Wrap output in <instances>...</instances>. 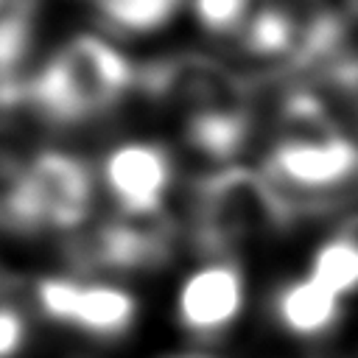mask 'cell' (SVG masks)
Listing matches in <instances>:
<instances>
[{"label": "cell", "mask_w": 358, "mask_h": 358, "mask_svg": "<svg viewBox=\"0 0 358 358\" xmlns=\"http://www.w3.org/2000/svg\"><path fill=\"white\" fill-rule=\"evenodd\" d=\"M92 204V179L87 165L67 151H39L25 162L11 227L76 229Z\"/></svg>", "instance_id": "obj_3"}, {"label": "cell", "mask_w": 358, "mask_h": 358, "mask_svg": "<svg viewBox=\"0 0 358 358\" xmlns=\"http://www.w3.org/2000/svg\"><path fill=\"white\" fill-rule=\"evenodd\" d=\"M148 95L193 112L243 109V87L232 70L204 53H173L151 62L143 70Z\"/></svg>", "instance_id": "obj_5"}, {"label": "cell", "mask_w": 358, "mask_h": 358, "mask_svg": "<svg viewBox=\"0 0 358 358\" xmlns=\"http://www.w3.org/2000/svg\"><path fill=\"white\" fill-rule=\"evenodd\" d=\"M241 45L246 53L260 59H277V56H299L305 28L285 6H263L252 8L246 22L238 31Z\"/></svg>", "instance_id": "obj_11"}, {"label": "cell", "mask_w": 358, "mask_h": 358, "mask_svg": "<svg viewBox=\"0 0 358 358\" xmlns=\"http://www.w3.org/2000/svg\"><path fill=\"white\" fill-rule=\"evenodd\" d=\"M196 22L210 34H232L241 31L246 17L252 14V0H190Z\"/></svg>", "instance_id": "obj_16"}, {"label": "cell", "mask_w": 358, "mask_h": 358, "mask_svg": "<svg viewBox=\"0 0 358 358\" xmlns=\"http://www.w3.org/2000/svg\"><path fill=\"white\" fill-rule=\"evenodd\" d=\"M274 316L296 338H319L341 319V299L313 282L308 274L288 280L274 294Z\"/></svg>", "instance_id": "obj_10"}, {"label": "cell", "mask_w": 358, "mask_h": 358, "mask_svg": "<svg viewBox=\"0 0 358 358\" xmlns=\"http://www.w3.org/2000/svg\"><path fill=\"white\" fill-rule=\"evenodd\" d=\"M36 0H0V17L6 14H34Z\"/></svg>", "instance_id": "obj_19"}, {"label": "cell", "mask_w": 358, "mask_h": 358, "mask_svg": "<svg viewBox=\"0 0 358 358\" xmlns=\"http://www.w3.org/2000/svg\"><path fill=\"white\" fill-rule=\"evenodd\" d=\"M358 173V145L336 129L280 134L268 151V179L299 190H330Z\"/></svg>", "instance_id": "obj_6"}, {"label": "cell", "mask_w": 358, "mask_h": 358, "mask_svg": "<svg viewBox=\"0 0 358 358\" xmlns=\"http://www.w3.org/2000/svg\"><path fill=\"white\" fill-rule=\"evenodd\" d=\"M246 308V277L229 260H213L193 268L176 291V319L196 336L229 330Z\"/></svg>", "instance_id": "obj_8"}, {"label": "cell", "mask_w": 358, "mask_h": 358, "mask_svg": "<svg viewBox=\"0 0 358 358\" xmlns=\"http://www.w3.org/2000/svg\"><path fill=\"white\" fill-rule=\"evenodd\" d=\"M308 277L344 302L358 291V232L344 229L316 246L308 263Z\"/></svg>", "instance_id": "obj_13"}, {"label": "cell", "mask_w": 358, "mask_h": 358, "mask_svg": "<svg viewBox=\"0 0 358 358\" xmlns=\"http://www.w3.org/2000/svg\"><path fill=\"white\" fill-rule=\"evenodd\" d=\"M319 8V17L344 28L350 20L358 17V0H313Z\"/></svg>", "instance_id": "obj_18"}, {"label": "cell", "mask_w": 358, "mask_h": 358, "mask_svg": "<svg viewBox=\"0 0 358 358\" xmlns=\"http://www.w3.org/2000/svg\"><path fill=\"white\" fill-rule=\"evenodd\" d=\"M171 182L173 162L159 143L126 140L115 145L103 159V185L117 201L120 213L162 210Z\"/></svg>", "instance_id": "obj_9"}, {"label": "cell", "mask_w": 358, "mask_h": 358, "mask_svg": "<svg viewBox=\"0 0 358 358\" xmlns=\"http://www.w3.org/2000/svg\"><path fill=\"white\" fill-rule=\"evenodd\" d=\"M179 3L182 0H95L106 22L131 34H148L162 28L176 14Z\"/></svg>", "instance_id": "obj_14"}, {"label": "cell", "mask_w": 358, "mask_h": 358, "mask_svg": "<svg viewBox=\"0 0 358 358\" xmlns=\"http://www.w3.org/2000/svg\"><path fill=\"white\" fill-rule=\"evenodd\" d=\"M185 137H187V145L207 159H218V162L232 159L249 137L246 109L193 112L185 120Z\"/></svg>", "instance_id": "obj_12"}, {"label": "cell", "mask_w": 358, "mask_h": 358, "mask_svg": "<svg viewBox=\"0 0 358 358\" xmlns=\"http://www.w3.org/2000/svg\"><path fill=\"white\" fill-rule=\"evenodd\" d=\"M165 358H213L207 352H173V355H165Z\"/></svg>", "instance_id": "obj_20"}, {"label": "cell", "mask_w": 358, "mask_h": 358, "mask_svg": "<svg viewBox=\"0 0 358 358\" xmlns=\"http://www.w3.org/2000/svg\"><path fill=\"white\" fill-rule=\"evenodd\" d=\"M39 310L95 338H120L137 319V299L109 282H81L70 277H45L34 288Z\"/></svg>", "instance_id": "obj_4"}, {"label": "cell", "mask_w": 358, "mask_h": 358, "mask_svg": "<svg viewBox=\"0 0 358 358\" xmlns=\"http://www.w3.org/2000/svg\"><path fill=\"white\" fill-rule=\"evenodd\" d=\"M34 45V14L0 17V81H17V70Z\"/></svg>", "instance_id": "obj_15"}, {"label": "cell", "mask_w": 358, "mask_h": 358, "mask_svg": "<svg viewBox=\"0 0 358 358\" xmlns=\"http://www.w3.org/2000/svg\"><path fill=\"white\" fill-rule=\"evenodd\" d=\"M288 204L277 185L246 165H227L213 173L196 196V235L210 252L232 249L282 229Z\"/></svg>", "instance_id": "obj_2"}, {"label": "cell", "mask_w": 358, "mask_h": 358, "mask_svg": "<svg viewBox=\"0 0 358 358\" xmlns=\"http://www.w3.org/2000/svg\"><path fill=\"white\" fill-rule=\"evenodd\" d=\"M173 246V224L165 210L154 213H117L103 221L87 241L84 257L92 266L143 271L168 260Z\"/></svg>", "instance_id": "obj_7"}, {"label": "cell", "mask_w": 358, "mask_h": 358, "mask_svg": "<svg viewBox=\"0 0 358 358\" xmlns=\"http://www.w3.org/2000/svg\"><path fill=\"white\" fill-rule=\"evenodd\" d=\"M28 322L17 305L0 302V358H14L25 347Z\"/></svg>", "instance_id": "obj_17"}, {"label": "cell", "mask_w": 358, "mask_h": 358, "mask_svg": "<svg viewBox=\"0 0 358 358\" xmlns=\"http://www.w3.org/2000/svg\"><path fill=\"white\" fill-rule=\"evenodd\" d=\"M131 84L129 59L95 34L67 39L31 78L25 98L50 120L76 123L112 109Z\"/></svg>", "instance_id": "obj_1"}]
</instances>
